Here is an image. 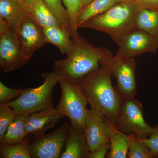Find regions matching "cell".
Masks as SVG:
<instances>
[{"label":"cell","instance_id":"1","mask_svg":"<svg viewBox=\"0 0 158 158\" xmlns=\"http://www.w3.org/2000/svg\"><path fill=\"white\" fill-rule=\"evenodd\" d=\"M110 71L104 65L90 72L77 81L91 108L114 122L119 113L122 98L112 85Z\"/></svg>","mask_w":158,"mask_h":158},{"label":"cell","instance_id":"2","mask_svg":"<svg viewBox=\"0 0 158 158\" xmlns=\"http://www.w3.org/2000/svg\"><path fill=\"white\" fill-rule=\"evenodd\" d=\"M71 48L65 59L54 62V70L62 78L76 82L98 68L103 60L113 56L104 47L94 46L79 35L72 37Z\"/></svg>","mask_w":158,"mask_h":158},{"label":"cell","instance_id":"3","mask_svg":"<svg viewBox=\"0 0 158 158\" xmlns=\"http://www.w3.org/2000/svg\"><path fill=\"white\" fill-rule=\"evenodd\" d=\"M142 8L137 0H124L88 19L79 28L104 32L118 44L122 37L135 28L136 18Z\"/></svg>","mask_w":158,"mask_h":158},{"label":"cell","instance_id":"4","mask_svg":"<svg viewBox=\"0 0 158 158\" xmlns=\"http://www.w3.org/2000/svg\"><path fill=\"white\" fill-rule=\"evenodd\" d=\"M44 82L39 87L25 89L17 98L8 103L15 114H31L53 108V90L62 78L54 70L42 74Z\"/></svg>","mask_w":158,"mask_h":158},{"label":"cell","instance_id":"5","mask_svg":"<svg viewBox=\"0 0 158 158\" xmlns=\"http://www.w3.org/2000/svg\"><path fill=\"white\" fill-rule=\"evenodd\" d=\"M113 123L122 132L143 139L148 138L154 130L144 120L142 104L135 97L122 99L119 113Z\"/></svg>","mask_w":158,"mask_h":158},{"label":"cell","instance_id":"6","mask_svg":"<svg viewBox=\"0 0 158 158\" xmlns=\"http://www.w3.org/2000/svg\"><path fill=\"white\" fill-rule=\"evenodd\" d=\"M61 90L57 111L70 119L71 124L85 129V118L88 102L76 82L62 79L59 82Z\"/></svg>","mask_w":158,"mask_h":158},{"label":"cell","instance_id":"7","mask_svg":"<svg viewBox=\"0 0 158 158\" xmlns=\"http://www.w3.org/2000/svg\"><path fill=\"white\" fill-rule=\"evenodd\" d=\"M101 65L108 68L116 78L115 88L122 98L135 97L137 93V63L135 58H118L113 56L103 60Z\"/></svg>","mask_w":158,"mask_h":158},{"label":"cell","instance_id":"8","mask_svg":"<svg viewBox=\"0 0 158 158\" xmlns=\"http://www.w3.org/2000/svg\"><path fill=\"white\" fill-rule=\"evenodd\" d=\"M30 60L23 53L17 34L0 21V67L5 73L18 69Z\"/></svg>","mask_w":158,"mask_h":158},{"label":"cell","instance_id":"9","mask_svg":"<svg viewBox=\"0 0 158 158\" xmlns=\"http://www.w3.org/2000/svg\"><path fill=\"white\" fill-rule=\"evenodd\" d=\"M71 126L66 122L56 131L48 134L34 137L29 142L31 158H59L66 144Z\"/></svg>","mask_w":158,"mask_h":158},{"label":"cell","instance_id":"10","mask_svg":"<svg viewBox=\"0 0 158 158\" xmlns=\"http://www.w3.org/2000/svg\"><path fill=\"white\" fill-rule=\"evenodd\" d=\"M117 45L115 56L135 58L146 53H156L158 49V36L135 28L122 37Z\"/></svg>","mask_w":158,"mask_h":158},{"label":"cell","instance_id":"11","mask_svg":"<svg viewBox=\"0 0 158 158\" xmlns=\"http://www.w3.org/2000/svg\"><path fill=\"white\" fill-rule=\"evenodd\" d=\"M16 33L23 53L29 60L36 51L46 43L43 28L29 11L24 16Z\"/></svg>","mask_w":158,"mask_h":158},{"label":"cell","instance_id":"12","mask_svg":"<svg viewBox=\"0 0 158 158\" xmlns=\"http://www.w3.org/2000/svg\"><path fill=\"white\" fill-rule=\"evenodd\" d=\"M85 131L86 142L90 152L110 142L106 117L92 108L88 109L86 112Z\"/></svg>","mask_w":158,"mask_h":158},{"label":"cell","instance_id":"13","mask_svg":"<svg viewBox=\"0 0 158 158\" xmlns=\"http://www.w3.org/2000/svg\"><path fill=\"white\" fill-rule=\"evenodd\" d=\"M56 108H49L30 114L25 128L26 137L30 135L37 137L52 128L63 117Z\"/></svg>","mask_w":158,"mask_h":158},{"label":"cell","instance_id":"14","mask_svg":"<svg viewBox=\"0 0 158 158\" xmlns=\"http://www.w3.org/2000/svg\"><path fill=\"white\" fill-rule=\"evenodd\" d=\"M85 131L77 125L71 124L70 131L61 158H89Z\"/></svg>","mask_w":158,"mask_h":158},{"label":"cell","instance_id":"15","mask_svg":"<svg viewBox=\"0 0 158 158\" xmlns=\"http://www.w3.org/2000/svg\"><path fill=\"white\" fill-rule=\"evenodd\" d=\"M28 11L16 0H0V21L15 33Z\"/></svg>","mask_w":158,"mask_h":158},{"label":"cell","instance_id":"16","mask_svg":"<svg viewBox=\"0 0 158 158\" xmlns=\"http://www.w3.org/2000/svg\"><path fill=\"white\" fill-rule=\"evenodd\" d=\"M107 119L111 143L108 158L127 157L133 135H127L117 129L113 122Z\"/></svg>","mask_w":158,"mask_h":158},{"label":"cell","instance_id":"17","mask_svg":"<svg viewBox=\"0 0 158 158\" xmlns=\"http://www.w3.org/2000/svg\"><path fill=\"white\" fill-rule=\"evenodd\" d=\"M30 114H15L4 137L0 140V146L19 143L26 138L25 128L27 119Z\"/></svg>","mask_w":158,"mask_h":158},{"label":"cell","instance_id":"18","mask_svg":"<svg viewBox=\"0 0 158 158\" xmlns=\"http://www.w3.org/2000/svg\"><path fill=\"white\" fill-rule=\"evenodd\" d=\"M43 29L46 42L56 46L62 55H67L72 45L71 33L67 30L56 27Z\"/></svg>","mask_w":158,"mask_h":158},{"label":"cell","instance_id":"19","mask_svg":"<svg viewBox=\"0 0 158 158\" xmlns=\"http://www.w3.org/2000/svg\"><path fill=\"white\" fill-rule=\"evenodd\" d=\"M124 0H94L80 11L77 19V27L80 26L91 18L102 14Z\"/></svg>","mask_w":158,"mask_h":158},{"label":"cell","instance_id":"20","mask_svg":"<svg viewBox=\"0 0 158 158\" xmlns=\"http://www.w3.org/2000/svg\"><path fill=\"white\" fill-rule=\"evenodd\" d=\"M28 10L35 20L43 28L51 27L61 28L58 21L43 0H36Z\"/></svg>","mask_w":158,"mask_h":158},{"label":"cell","instance_id":"21","mask_svg":"<svg viewBox=\"0 0 158 158\" xmlns=\"http://www.w3.org/2000/svg\"><path fill=\"white\" fill-rule=\"evenodd\" d=\"M135 27L158 36V10L141 8L136 18Z\"/></svg>","mask_w":158,"mask_h":158},{"label":"cell","instance_id":"22","mask_svg":"<svg viewBox=\"0 0 158 158\" xmlns=\"http://www.w3.org/2000/svg\"><path fill=\"white\" fill-rule=\"evenodd\" d=\"M1 158H31L29 142L25 140L19 143L0 146Z\"/></svg>","mask_w":158,"mask_h":158},{"label":"cell","instance_id":"23","mask_svg":"<svg viewBox=\"0 0 158 158\" xmlns=\"http://www.w3.org/2000/svg\"><path fill=\"white\" fill-rule=\"evenodd\" d=\"M53 14L61 28L72 34L69 16L67 10L62 5L61 0H43Z\"/></svg>","mask_w":158,"mask_h":158},{"label":"cell","instance_id":"24","mask_svg":"<svg viewBox=\"0 0 158 158\" xmlns=\"http://www.w3.org/2000/svg\"><path fill=\"white\" fill-rule=\"evenodd\" d=\"M128 158L154 157L151 150L145 143L144 139L133 135L127 154Z\"/></svg>","mask_w":158,"mask_h":158},{"label":"cell","instance_id":"25","mask_svg":"<svg viewBox=\"0 0 158 158\" xmlns=\"http://www.w3.org/2000/svg\"><path fill=\"white\" fill-rule=\"evenodd\" d=\"M82 0H62L69 16L72 37L79 35L77 27V19L81 10Z\"/></svg>","mask_w":158,"mask_h":158},{"label":"cell","instance_id":"26","mask_svg":"<svg viewBox=\"0 0 158 158\" xmlns=\"http://www.w3.org/2000/svg\"><path fill=\"white\" fill-rule=\"evenodd\" d=\"M15 114L8 104L0 105V140L13 121Z\"/></svg>","mask_w":158,"mask_h":158},{"label":"cell","instance_id":"27","mask_svg":"<svg viewBox=\"0 0 158 158\" xmlns=\"http://www.w3.org/2000/svg\"><path fill=\"white\" fill-rule=\"evenodd\" d=\"M24 89L22 88H9L0 82V105L8 104L17 98L23 93Z\"/></svg>","mask_w":158,"mask_h":158},{"label":"cell","instance_id":"28","mask_svg":"<svg viewBox=\"0 0 158 158\" xmlns=\"http://www.w3.org/2000/svg\"><path fill=\"white\" fill-rule=\"evenodd\" d=\"M144 141L151 150L155 157L158 154V125L154 127L151 135L147 139H144Z\"/></svg>","mask_w":158,"mask_h":158},{"label":"cell","instance_id":"29","mask_svg":"<svg viewBox=\"0 0 158 158\" xmlns=\"http://www.w3.org/2000/svg\"><path fill=\"white\" fill-rule=\"evenodd\" d=\"M111 143L104 144L89 153V158H104L107 155L108 150L110 149Z\"/></svg>","mask_w":158,"mask_h":158},{"label":"cell","instance_id":"30","mask_svg":"<svg viewBox=\"0 0 158 158\" xmlns=\"http://www.w3.org/2000/svg\"><path fill=\"white\" fill-rule=\"evenodd\" d=\"M142 8L158 10V0H137Z\"/></svg>","mask_w":158,"mask_h":158},{"label":"cell","instance_id":"31","mask_svg":"<svg viewBox=\"0 0 158 158\" xmlns=\"http://www.w3.org/2000/svg\"><path fill=\"white\" fill-rule=\"evenodd\" d=\"M21 6L28 9L36 0H16Z\"/></svg>","mask_w":158,"mask_h":158},{"label":"cell","instance_id":"32","mask_svg":"<svg viewBox=\"0 0 158 158\" xmlns=\"http://www.w3.org/2000/svg\"><path fill=\"white\" fill-rule=\"evenodd\" d=\"M94 0H82L81 4V10L87 7Z\"/></svg>","mask_w":158,"mask_h":158},{"label":"cell","instance_id":"33","mask_svg":"<svg viewBox=\"0 0 158 158\" xmlns=\"http://www.w3.org/2000/svg\"><path fill=\"white\" fill-rule=\"evenodd\" d=\"M155 157L158 158V154H157L155 156Z\"/></svg>","mask_w":158,"mask_h":158}]
</instances>
